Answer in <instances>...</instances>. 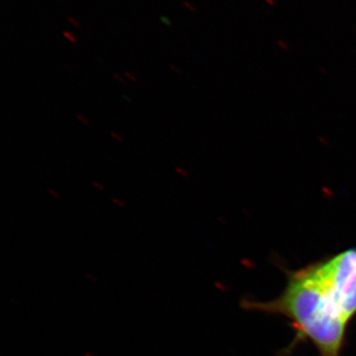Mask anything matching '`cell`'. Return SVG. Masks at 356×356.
I'll use <instances>...</instances> for the list:
<instances>
[{"label": "cell", "mask_w": 356, "mask_h": 356, "mask_svg": "<svg viewBox=\"0 0 356 356\" xmlns=\"http://www.w3.org/2000/svg\"><path fill=\"white\" fill-rule=\"evenodd\" d=\"M245 310L289 320L295 337L287 351L310 341L320 356H341L356 317V248L286 270V284L270 301L243 300Z\"/></svg>", "instance_id": "1"}, {"label": "cell", "mask_w": 356, "mask_h": 356, "mask_svg": "<svg viewBox=\"0 0 356 356\" xmlns=\"http://www.w3.org/2000/svg\"><path fill=\"white\" fill-rule=\"evenodd\" d=\"M175 172H177L178 175H181V177L185 178L189 177V173L187 172L184 168H182L181 166H177V168H175Z\"/></svg>", "instance_id": "2"}, {"label": "cell", "mask_w": 356, "mask_h": 356, "mask_svg": "<svg viewBox=\"0 0 356 356\" xmlns=\"http://www.w3.org/2000/svg\"><path fill=\"white\" fill-rule=\"evenodd\" d=\"M76 118L77 119V120H79V122H81V123L83 124V125H89V121H88V119L86 118V116H83V115H81V114H76Z\"/></svg>", "instance_id": "3"}, {"label": "cell", "mask_w": 356, "mask_h": 356, "mask_svg": "<svg viewBox=\"0 0 356 356\" xmlns=\"http://www.w3.org/2000/svg\"><path fill=\"white\" fill-rule=\"evenodd\" d=\"M112 202H113L114 204H116V205L119 206V207H121V208L126 207L125 203H124V201H122L121 199H119L117 197L112 198Z\"/></svg>", "instance_id": "4"}, {"label": "cell", "mask_w": 356, "mask_h": 356, "mask_svg": "<svg viewBox=\"0 0 356 356\" xmlns=\"http://www.w3.org/2000/svg\"><path fill=\"white\" fill-rule=\"evenodd\" d=\"M111 137L114 138L115 140H118V142H123V138H122L120 134L116 132H111Z\"/></svg>", "instance_id": "5"}, {"label": "cell", "mask_w": 356, "mask_h": 356, "mask_svg": "<svg viewBox=\"0 0 356 356\" xmlns=\"http://www.w3.org/2000/svg\"><path fill=\"white\" fill-rule=\"evenodd\" d=\"M48 193L50 194V195L53 196V197L60 199V195L58 194V191H54V189L49 188L48 189Z\"/></svg>", "instance_id": "6"}, {"label": "cell", "mask_w": 356, "mask_h": 356, "mask_svg": "<svg viewBox=\"0 0 356 356\" xmlns=\"http://www.w3.org/2000/svg\"><path fill=\"white\" fill-rule=\"evenodd\" d=\"M92 184L93 186L96 187V188L98 189V191H105V187L103 186V185L100 184L99 182L93 181Z\"/></svg>", "instance_id": "7"}, {"label": "cell", "mask_w": 356, "mask_h": 356, "mask_svg": "<svg viewBox=\"0 0 356 356\" xmlns=\"http://www.w3.org/2000/svg\"><path fill=\"white\" fill-rule=\"evenodd\" d=\"M126 76H127L131 81H133V83H137L138 81V79H136L135 76H133L132 74H129V72H126Z\"/></svg>", "instance_id": "8"}, {"label": "cell", "mask_w": 356, "mask_h": 356, "mask_svg": "<svg viewBox=\"0 0 356 356\" xmlns=\"http://www.w3.org/2000/svg\"><path fill=\"white\" fill-rule=\"evenodd\" d=\"M114 79H116L117 81H119L120 83H125L126 81L125 79H122L121 76H117V74H114Z\"/></svg>", "instance_id": "9"}, {"label": "cell", "mask_w": 356, "mask_h": 356, "mask_svg": "<svg viewBox=\"0 0 356 356\" xmlns=\"http://www.w3.org/2000/svg\"><path fill=\"white\" fill-rule=\"evenodd\" d=\"M269 6H274L276 4L275 0H264Z\"/></svg>", "instance_id": "10"}]
</instances>
